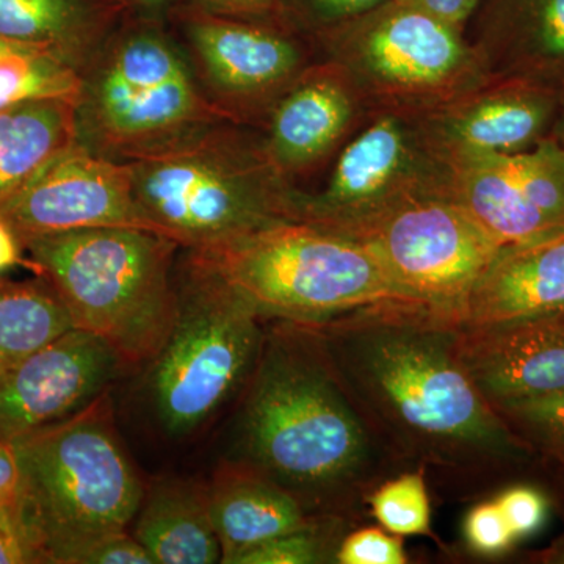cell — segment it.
<instances>
[{"label":"cell","instance_id":"6da1fadb","mask_svg":"<svg viewBox=\"0 0 564 564\" xmlns=\"http://www.w3.org/2000/svg\"><path fill=\"white\" fill-rule=\"evenodd\" d=\"M310 326L400 469L480 484L533 458L464 369L455 318L392 302Z\"/></svg>","mask_w":564,"mask_h":564},{"label":"cell","instance_id":"7a4b0ae2","mask_svg":"<svg viewBox=\"0 0 564 564\" xmlns=\"http://www.w3.org/2000/svg\"><path fill=\"white\" fill-rule=\"evenodd\" d=\"M237 462L295 494L315 514L358 521L399 464L337 377L317 334L274 322L245 386Z\"/></svg>","mask_w":564,"mask_h":564},{"label":"cell","instance_id":"3957f363","mask_svg":"<svg viewBox=\"0 0 564 564\" xmlns=\"http://www.w3.org/2000/svg\"><path fill=\"white\" fill-rule=\"evenodd\" d=\"M128 163L141 209L181 248L299 221L302 188L278 172L258 128L212 122Z\"/></svg>","mask_w":564,"mask_h":564},{"label":"cell","instance_id":"277c9868","mask_svg":"<svg viewBox=\"0 0 564 564\" xmlns=\"http://www.w3.org/2000/svg\"><path fill=\"white\" fill-rule=\"evenodd\" d=\"M110 393L79 414L11 441L20 462L14 507L40 563L77 564L132 525L144 486L126 454Z\"/></svg>","mask_w":564,"mask_h":564},{"label":"cell","instance_id":"5b68a950","mask_svg":"<svg viewBox=\"0 0 564 564\" xmlns=\"http://www.w3.org/2000/svg\"><path fill=\"white\" fill-rule=\"evenodd\" d=\"M22 247L74 328L102 339L124 367L158 356L177 315L180 245L147 229L96 228L35 237Z\"/></svg>","mask_w":564,"mask_h":564},{"label":"cell","instance_id":"8992f818","mask_svg":"<svg viewBox=\"0 0 564 564\" xmlns=\"http://www.w3.org/2000/svg\"><path fill=\"white\" fill-rule=\"evenodd\" d=\"M79 77L77 144L110 161H135L223 120L180 41L155 21L115 25Z\"/></svg>","mask_w":564,"mask_h":564},{"label":"cell","instance_id":"52a82bcc","mask_svg":"<svg viewBox=\"0 0 564 564\" xmlns=\"http://www.w3.org/2000/svg\"><path fill=\"white\" fill-rule=\"evenodd\" d=\"M182 256L242 296L263 321L315 325L381 303H413L370 248L306 221H285ZM419 304V303H417Z\"/></svg>","mask_w":564,"mask_h":564},{"label":"cell","instance_id":"ba28073f","mask_svg":"<svg viewBox=\"0 0 564 564\" xmlns=\"http://www.w3.org/2000/svg\"><path fill=\"white\" fill-rule=\"evenodd\" d=\"M176 270V321L148 364V392L163 433L185 437L245 389L267 332L261 315L217 276L184 256Z\"/></svg>","mask_w":564,"mask_h":564},{"label":"cell","instance_id":"9c48e42d","mask_svg":"<svg viewBox=\"0 0 564 564\" xmlns=\"http://www.w3.org/2000/svg\"><path fill=\"white\" fill-rule=\"evenodd\" d=\"M340 66L370 109L429 113L494 79L464 31L403 0L311 39Z\"/></svg>","mask_w":564,"mask_h":564},{"label":"cell","instance_id":"30bf717a","mask_svg":"<svg viewBox=\"0 0 564 564\" xmlns=\"http://www.w3.org/2000/svg\"><path fill=\"white\" fill-rule=\"evenodd\" d=\"M422 115L370 110L337 152L322 187L300 192L299 221L361 240L404 206L451 199L455 169L434 150Z\"/></svg>","mask_w":564,"mask_h":564},{"label":"cell","instance_id":"8fae6325","mask_svg":"<svg viewBox=\"0 0 564 564\" xmlns=\"http://www.w3.org/2000/svg\"><path fill=\"white\" fill-rule=\"evenodd\" d=\"M180 41L206 101L223 120L262 128L282 93L317 61L313 41L281 24L180 14Z\"/></svg>","mask_w":564,"mask_h":564},{"label":"cell","instance_id":"7c38bea8","mask_svg":"<svg viewBox=\"0 0 564 564\" xmlns=\"http://www.w3.org/2000/svg\"><path fill=\"white\" fill-rule=\"evenodd\" d=\"M366 243L410 302L455 318L502 247L448 198L422 199L393 212Z\"/></svg>","mask_w":564,"mask_h":564},{"label":"cell","instance_id":"4fadbf2b","mask_svg":"<svg viewBox=\"0 0 564 564\" xmlns=\"http://www.w3.org/2000/svg\"><path fill=\"white\" fill-rule=\"evenodd\" d=\"M0 217L21 243L35 237L96 228L162 234L137 202L129 163L93 154L77 143L0 204Z\"/></svg>","mask_w":564,"mask_h":564},{"label":"cell","instance_id":"5bb4252c","mask_svg":"<svg viewBox=\"0 0 564 564\" xmlns=\"http://www.w3.org/2000/svg\"><path fill=\"white\" fill-rule=\"evenodd\" d=\"M124 370L95 334L73 328L0 370V441L11 443L90 406Z\"/></svg>","mask_w":564,"mask_h":564},{"label":"cell","instance_id":"9a60e30c","mask_svg":"<svg viewBox=\"0 0 564 564\" xmlns=\"http://www.w3.org/2000/svg\"><path fill=\"white\" fill-rule=\"evenodd\" d=\"M562 93L534 82L494 77L422 115L437 154L454 169L494 155L518 154L549 139Z\"/></svg>","mask_w":564,"mask_h":564},{"label":"cell","instance_id":"2e32d148","mask_svg":"<svg viewBox=\"0 0 564 564\" xmlns=\"http://www.w3.org/2000/svg\"><path fill=\"white\" fill-rule=\"evenodd\" d=\"M370 110L340 66L317 58L282 93L259 128L263 148L278 172L299 185L332 165Z\"/></svg>","mask_w":564,"mask_h":564},{"label":"cell","instance_id":"e0dca14e","mask_svg":"<svg viewBox=\"0 0 564 564\" xmlns=\"http://www.w3.org/2000/svg\"><path fill=\"white\" fill-rule=\"evenodd\" d=\"M458 355L491 406L564 391V315L462 328Z\"/></svg>","mask_w":564,"mask_h":564},{"label":"cell","instance_id":"ac0fdd59","mask_svg":"<svg viewBox=\"0 0 564 564\" xmlns=\"http://www.w3.org/2000/svg\"><path fill=\"white\" fill-rule=\"evenodd\" d=\"M467 36L494 77L564 93V0H484Z\"/></svg>","mask_w":564,"mask_h":564},{"label":"cell","instance_id":"d6986e66","mask_svg":"<svg viewBox=\"0 0 564 564\" xmlns=\"http://www.w3.org/2000/svg\"><path fill=\"white\" fill-rule=\"evenodd\" d=\"M564 315V229L505 247L477 281L462 328Z\"/></svg>","mask_w":564,"mask_h":564},{"label":"cell","instance_id":"ffe728a7","mask_svg":"<svg viewBox=\"0 0 564 564\" xmlns=\"http://www.w3.org/2000/svg\"><path fill=\"white\" fill-rule=\"evenodd\" d=\"M207 496L225 564L321 516L269 475L240 462L223 464L207 485Z\"/></svg>","mask_w":564,"mask_h":564},{"label":"cell","instance_id":"44dd1931","mask_svg":"<svg viewBox=\"0 0 564 564\" xmlns=\"http://www.w3.org/2000/svg\"><path fill=\"white\" fill-rule=\"evenodd\" d=\"M132 534L154 564L221 563L207 485L161 480L144 489Z\"/></svg>","mask_w":564,"mask_h":564},{"label":"cell","instance_id":"7402d4cb","mask_svg":"<svg viewBox=\"0 0 564 564\" xmlns=\"http://www.w3.org/2000/svg\"><path fill=\"white\" fill-rule=\"evenodd\" d=\"M99 0H0V36L50 52L80 73L113 31Z\"/></svg>","mask_w":564,"mask_h":564},{"label":"cell","instance_id":"603a6c76","mask_svg":"<svg viewBox=\"0 0 564 564\" xmlns=\"http://www.w3.org/2000/svg\"><path fill=\"white\" fill-rule=\"evenodd\" d=\"M451 199L502 248L563 231L554 228L534 206L511 169L508 155L456 166Z\"/></svg>","mask_w":564,"mask_h":564},{"label":"cell","instance_id":"cb8c5ba5","mask_svg":"<svg viewBox=\"0 0 564 564\" xmlns=\"http://www.w3.org/2000/svg\"><path fill=\"white\" fill-rule=\"evenodd\" d=\"M76 143L74 99H33L0 111V204Z\"/></svg>","mask_w":564,"mask_h":564},{"label":"cell","instance_id":"d4e9b609","mask_svg":"<svg viewBox=\"0 0 564 564\" xmlns=\"http://www.w3.org/2000/svg\"><path fill=\"white\" fill-rule=\"evenodd\" d=\"M73 328L68 310L44 278L0 281V370Z\"/></svg>","mask_w":564,"mask_h":564},{"label":"cell","instance_id":"484cf974","mask_svg":"<svg viewBox=\"0 0 564 564\" xmlns=\"http://www.w3.org/2000/svg\"><path fill=\"white\" fill-rule=\"evenodd\" d=\"M80 77L61 58L17 44L0 57V111L33 99H76Z\"/></svg>","mask_w":564,"mask_h":564},{"label":"cell","instance_id":"4316f807","mask_svg":"<svg viewBox=\"0 0 564 564\" xmlns=\"http://www.w3.org/2000/svg\"><path fill=\"white\" fill-rule=\"evenodd\" d=\"M355 524L344 516L321 514L302 529L256 545L234 564L336 563L337 549Z\"/></svg>","mask_w":564,"mask_h":564},{"label":"cell","instance_id":"83f0119b","mask_svg":"<svg viewBox=\"0 0 564 564\" xmlns=\"http://www.w3.org/2000/svg\"><path fill=\"white\" fill-rule=\"evenodd\" d=\"M378 524L397 536L432 533V508L425 470L410 469L381 481L367 499Z\"/></svg>","mask_w":564,"mask_h":564},{"label":"cell","instance_id":"f1b7e54d","mask_svg":"<svg viewBox=\"0 0 564 564\" xmlns=\"http://www.w3.org/2000/svg\"><path fill=\"white\" fill-rule=\"evenodd\" d=\"M492 408L533 456L564 469V391Z\"/></svg>","mask_w":564,"mask_h":564},{"label":"cell","instance_id":"f546056e","mask_svg":"<svg viewBox=\"0 0 564 564\" xmlns=\"http://www.w3.org/2000/svg\"><path fill=\"white\" fill-rule=\"evenodd\" d=\"M388 0H278L285 28L307 39L361 17Z\"/></svg>","mask_w":564,"mask_h":564},{"label":"cell","instance_id":"4dcf8cb0","mask_svg":"<svg viewBox=\"0 0 564 564\" xmlns=\"http://www.w3.org/2000/svg\"><path fill=\"white\" fill-rule=\"evenodd\" d=\"M402 536L389 533L383 527L351 529L337 549L336 563L340 564H404Z\"/></svg>","mask_w":564,"mask_h":564},{"label":"cell","instance_id":"1f68e13d","mask_svg":"<svg viewBox=\"0 0 564 564\" xmlns=\"http://www.w3.org/2000/svg\"><path fill=\"white\" fill-rule=\"evenodd\" d=\"M464 533L470 547L484 555L502 554L516 540L496 499L478 503L467 513Z\"/></svg>","mask_w":564,"mask_h":564},{"label":"cell","instance_id":"d6a6232c","mask_svg":"<svg viewBox=\"0 0 564 564\" xmlns=\"http://www.w3.org/2000/svg\"><path fill=\"white\" fill-rule=\"evenodd\" d=\"M500 510L513 530L516 540L529 536L544 524L547 502L543 494L532 486H513L505 489L496 499Z\"/></svg>","mask_w":564,"mask_h":564},{"label":"cell","instance_id":"836d02e7","mask_svg":"<svg viewBox=\"0 0 564 564\" xmlns=\"http://www.w3.org/2000/svg\"><path fill=\"white\" fill-rule=\"evenodd\" d=\"M77 564H154L147 549L129 530L107 534L93 543L77 560Z\"/></svg>","mask_w":564,"mask_h":564},{"label":"cell","instance_id":"e575fe53","mask_svg":"<svg viewBox=\"0 0 564 564\" xmlns=\"http://www.w3.org/2000/svg\"><path fill=\"white\" fill-rule=\"evenodd\" d=\"M13 500L0 503V564L40 563Z\"/></svg>","mask_w":564,"mask_h":564},{"label":"cell","instance_id":"d590c367","mask_svg":"<svg viewBox=\"0 0 564 564\" xmlns=\"http://www.w3.org/2000/svg\"><path fill=\"white\" fill-rule=\"evenodd\" d=\"M215 17L234 18V20L270 22L281 24L278 0H195L192 7Z\"/></svg>","mask_w":564,"mask_h":564},{"label":"cell","instance_id":"8d00e7d4","mask_svg":"<svg viewBox=\"0 0 564 564\" xmlns=\"http://www.w3.org/2000/svg\"><path fill=\"white\" fill-rule=\"evenodd\" d=\"M403 2L432 14L452 28L464 31L484 0H403Z\"/></svg>","mask_w":564,"mask_h":564},{"label":"cell","instance_id":"74e56055","mask_svg":"<svg viewBox=\"0 0 564 564\" xmlns=\"http://www.w3.org/2000/svg\"><path fill=\"white\" fill-rule=\"evenodd\" d=\"M20 475L17 448L13 443L0 441V503L10 502L17 497Z\"/></svg>","mask_w":564,"mask_h":564},{"label":"cell","instance_id":"f35d334b","mask_svg":"<svg viewBox=\"0 0 564 564\" xmlns=\"http://www.w3.org/2000/svg\"><path fill=\"white\" fill-rule=\"evenodd\" d=\"M22 247L20 237L11 229L9 223L0 217V274L9 272L20 263H28L22 259Z\"/></svg>","mask_w":564,"mask_h":564},{"label":"cell","instance_id":"ab89813d","mask_svg":"<svg viewBox=\"0 0 564 564\" xmlns=\"http://www.w3.org/2000/svg\"><path fill=\"white\" fill-rule=\"evenodd\" d=\"M560 474H562V477H560V496H558V502H560V511H562L563 519H564V469H558ZM547 558L549 562H564V534L562 538H560L558 541L554 544V547L551 549V551L547 552Z\"/></svg>","mask_w":564,"mask_h":564},{"label":"cell","instance_id":"60d3db41","mask_svg":"<svg viewBox=\"0 0 564 564\" xmlns=\"http://www.w3.org/2000/svg\"><path fill=\"white\" fill-rule=\"evenodd\" d=\"M551 137L564 148V93L562 95V104H560L558 117H556L554 131H552Z\"/></svg>","mask_w":564,"mask_h":564},{"label":"cell","instance_id":"b9f144b4","mask_svg":"<svg viewBox=\"0 0 564 564\" xmlns=\"http://www.w3.org/2000/svg\"><path fill=\"white\" fill-rule=\"evenodd\" d=\"M124 2L131 3V6L140 7V9H159V7L165 6L170 0H124Z\"/></svg>","mask_w":564,"mask_h":564},{"label":"cell","instance_id":"7bdbcfd3","mask_svg":"<svg viewBox=\"0 0 564 564\" xmlns=\"http://www.w3.org/2000/svg\"><path fill=\"white\" fill-rule=\"evenodd\" d=\"M17 44L20 43H14V41L6 40L0 36V57H2L3 54H7L11 47L17 46Z\"/></svg>","mask_w":564,"mask_h":564}]
</instances>
